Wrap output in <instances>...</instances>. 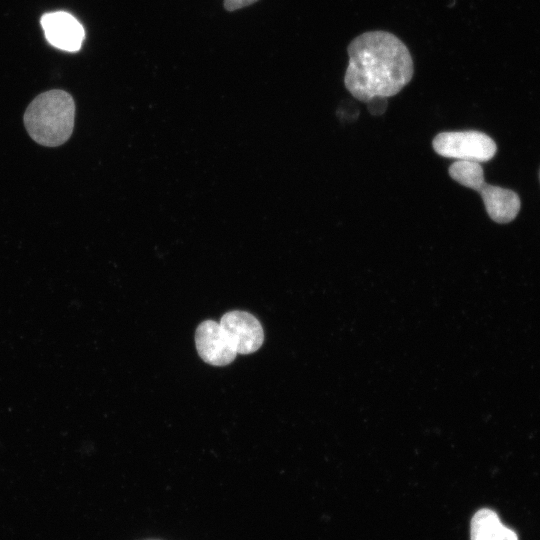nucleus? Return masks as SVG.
Segmentation results:
<instances>
[{
	"label": "nucleus",
	"mask_w": 540,
	"mask_h": 540,
	"mask_svg": "<svg viewBox=\"0 0 540 540\" xmlns=\"http://www.w3.org/2000/svg\"><path fill=\"white\" fill-rule=\"evenodd\" d=\"M347 52L349 62L344 84L362 102L394 96L413 77L414 63L408 47L388 31L358 35L349 43Z\"/></svg>",
	"instance_id": "f257e3e1"
},
{
	"label": "nucleus",
	"mask_w": 540,
	"mask_h": 540,
	"mask_svg": "<svg viewBox=\"0 0 540 540\" xmlns=\"http://www.w3.org/2000/svg\"><path fill=\"white\" fill-rule=\"evenodd\" d=\"M75 103L73 97L61 89H52L36 96L28 105L24 126L38 144L57 147L71 136L74 127Z\"/></svg>",
	"instance_id": "f03ea898"
},
{
	"label": "nucleus",
	"mask_w": 540,
	"mask_h": 540,
	"mask_svg": "<svg viewBox=\"0 0 540 540\" xmlns=\"http://www.w3.org/2000/svg\"><path fill=\"white\" fill-rule=\"evenodd\" d=\"M433 148L443 157L478 163L490 160L497 149L488 135L473 130L439 133L433 140Z\"/></svg>",
	"instance_id": "7ed1b4c3"
},
{
	"label": "nucleus",
	"mask_w": 540,
	"mask_h": 540,
	"mask_svg": "<svg viewBox=\"0 0 540 540\" xmlns=\"http://www.w3.org/2000/svg\"><path fill=\"white\" fill-rule=\"evenodd\" d=\"M219 323L237 353L250 354L261 347L264 340L263 328L252 314L230 311L222 316Z\"/></svg>",
	"instance_id": "20e7f679"
},
{
	"label": "nucleus",
	"mask_w": 540,
	"mask_h": 540,
	"mask_svg": "<svg viewBox=\"0 0 540 540\" xmlns=\"http://www.w3.org/2000/svg\"><path fill=\"white\" fill-rule=\"evenodd\" d=\"M195 343L199 356L210 365H228L237 355L220 323L213 320H205L198 326Z\"/></svg>",
	"instance_id": "39448f33"
},
{
	"label": "nucleus",
	"mask_w": 540,
	"mask_h": 540,
	"mask_svg": "<svg viewBox=\"0 0 540 540\" xmlns=\"http://www.w3.org/2000/svg\"><path fill=\"white\" fill-rule=\"evenodd\" d=\"M40 23L50 45L67 52L80 50L85 30L73 15L65 11L45 13Z\"/></svg>",
	"instance_id": "423d86ee"
},
{
	"label": "nucleus",
	"mask_w": 540,
	"mask_h": 540,
	"mask_svg": "<svg viewBox=\"0 0 540 540\" xmlns=\"http://www.w3.org/2000/svg\"><path fill=\"white\" fill-rule=\"evenodd\" d=\"M490 218L497 223H508L518 214L521 206L519 196L512 190L489 185L484 181L476 188Z\"/></svg>",
	"instance_id": "0eeeda50"
},
{
	"label": "nucleus",
	"mask_w": 540,
	"mask_h": 540,
	"mask_svg": "<svg viewBox=\"0 0 540 540\" xmlns=\"http://www.w3.org/2000/svg\"><path fill=\"white\" fill-rule=\"evenodd\" d=\"M470 540H518V536L501 522L495 511L482 508L471 519Z\"/></svg>",
	"instance_id": "6e6552de"
},
{
	"label": "nucleus",
	"mask_w": 540,
	"mask_h": 540,
	"mask_svg": "<svg viewBox=\"0 0 540 540\" xmlns=\"http://www.w3.org/2000/svg\"><path fill=\"white\" fill-rule=\"evenodd\" d=\"M257 1L258 0H223V6L227 11L233 12Z\"/></svg>",
	"instance_id": "1a4fd4ad"
}]
</instances>
